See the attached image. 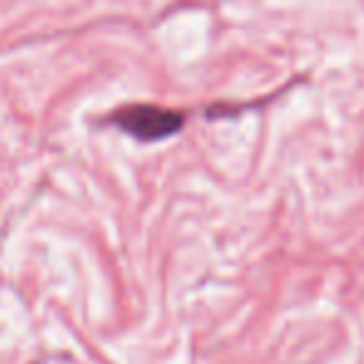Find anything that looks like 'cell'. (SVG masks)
<instances>
[{
    "mask_svg": "<svg viewBox=\"0 0 364 364\" xmlns=\"http://www.w3.org/2000/svg\"><path fill=\"white\" fill-rule=\"evenodd\" d=\"M115 125L122 132L140 142H160L172 137L175 132L182 130L185 117L177 110L162 105H147V102H135V105H125L112 115Z\"/></svg>",
    "mask_w": 364,
    "mask_h": 364,
    "instance_id": "cell-1",
    "label": "cell"
}]
</instances>
